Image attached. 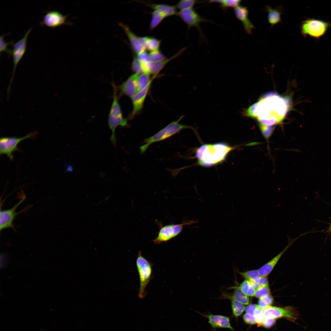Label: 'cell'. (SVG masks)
Returning a JSON list of instances; mask_svg holds the SVG:
<instances>
[{
    "label": "cell",
    "instance_id": "cell-1",
    "mask_svg": "<svg viewBox=\"0 0 331 331\" xmlns=\"http://www.w3.org/2000/svg\"><path fill=\"white\" fill-rule=\"evenodd\" d=\"M289 101L275 93L262 97L258 102L243 110V115L257 119L260 124L271 126L281 122L287 113Z\"/></svg>",
    "mask_w": 331,
    "mask_h": 331
},
{
    "label": "cell",
    "instance_id": "cell-2",
    "mask_svg": "<svg viewBox=\"0 0 331 331\" xmlns=\"http://www.w3.org/2000/svg\"><path fill=\"white\" fill-rule=\"evenodd\" d=\"M234 148L223 142L204 144L196 149V157L199 165L210 167L223 162Z\"/></svg>",
    "mask_w": 331,
    "mask_h": 331
},
{
    "label": "cell",
    "instance_id": "cell-3",
    "mask_svg": "<svg viewBox=\"0 0 331 331\" xmlns=\"http://www.w3.org/2000/svg\"><path fill=\"white\" fill-rule=\"evenodd\" d=\"M181 116L177 120L173 121L160 130L154 135L145 139L144 144L140 147V152L143 153L151 144L167 139L179 132L182 129L192 128V126L184 125L179 122L183 118Z\"/></svg>",
    "mask_w": 331,
    "mask_h": 331
},
{
    "label": "cell",
    "instance_id": "cell-4",
    "mask_svg": "<svg viewBox=\"0 0 331 331\" xmlns=\"http://www.w3.org/2000/svg\"><path fill=\"white\" fill-rule=\"evenodd\" d=\"M113 88V98L112 103L108 117V125L112 131L110 140L113 145L115 146L116 140L115 131L118 126H125L127 125V120L123 116L121 110L118 102L117 95V87L114 83H112Z\"/></svg>",
    "mask_w": 331,
    "mask_h": 331
},
{
    "label": "cell",
    "instance_id": "cell-5",
    "mask_svg": "<svg viewBox=\"0 0 331 331\" xmlns=\"http://www.w3.org/2000/svg\"><path fill=\"white\" fill-rule=\"evenodd\" d=\"M136 264L139 276V287L138 294L139 298H144L147 294L146 288L152 277V265L142 254L138 253Z\"/></svg>",
    "mask_w": 331,
    "mask_h": 331
},
{
    "label": "cell",
    "instance_id": "cell-6",
    "mask_svg": "<svg viewBox=\"0 0 331 331\" xmlns=\"http://www.w3.org/2000/svg\"><path fill=\"white\" fill-rule=\"evenodd\" d=\"M196 223V220H188L184 221L180 224H171L163 226L161 222L157 221L156 223L159 226V231L157 237L152 241L154 244H157L167 242L179 235L184 226Z\"/></svg>",
    "mask_w": 331,
    "mask_h": 331
},
{
    "label": "cell",
    "instance_id": "cell-7",
    "mask_svg": "<svg viewBox=\"0 0 331 331\" xmlns=\"http://www.w3.org/2000/svg\"><path fill=\"white\" fill-rule=\"evenodd\" d=\"M331 24L323 20L314 18L307 19L301 26V32L304 36L319 39L326 33Z\"/></svg>",
    "mask_w": 331,
    "mask_h": 331
},
{
    "label": "cell",
    "instance_id": "cell-8",
    "mask_svg": "<svg viewBox=\"0 0 331 331\" xmlns=\"http://www.w3.org/2000/svg\"><path fill=\"white\" fill-rule=\"evenodd\" d=\"M31 27L25 33L24 36L17 42L13 44L12 55L13 61V67L12 75L7 89V98L10 97L11 87L13 83L17 65L24 54L26 48L27 38L32 29Z\"/></svg>",
    "mask_w": 331,
    "mask_h": 331
},
{
    "label": "cell",
    "instance_id": "cell-9",
    "mask_svg": "<svg viewBox=\"0 0 331 331\" xmlns=\"http://www.w3.org/2000/svg\"><path fill=\"white\" fill-rule=\"evenodd\" d=\"M38 133L33 131L22 137H1L0 139V154H6L10 159H13L12 153L17 150L21 151L17 148L18 144L21 141L28 138H34Z\"/></svg>",
    "mask_w": 331,
    "mask_h": 331
},
{
    "label": "cell",
    "instance_id": "cell-10",
    "mask_svg": "<svg viewBox=\"0 0 331 331\" xmlns=\"http://www.w3.org/2000/svg\"><path fill=\"white\" fill-rule=\"evenodd\" d=\"M25 199L26 196L24 195L21 199L12 207L7 210L0 211V231L7 228H11L15 230L13 222L16 216L20 213L26 211L29 208L27 207L19 212L16 211L17 208Z\"/></svg>",
    "mask_w": 331,
    "mask_h": 331
},
{
    "label": "cell",
    "instance_id": "cell-11",
    "mask_svg": "<svg viewBox=\"0 0 331 331\" xmlns=\"http://www.w3.org/2000/svg\"><path fill=\"white\" fill-rule=\"evenodd\" d=\"M263 316L264 318H271L275 319L284 317L294 321L297 319L298 314L294 309L291 306L281 308L270 306L263 309Z\"/></svg>",
    "mask_w": 331,
    "mask_h": 331
},
{
    "label": "cell",
    "instance_id": "cell-12",
    "mask_svg": "<svg viewBox=\"0 0 331 331\" xmlns=\"http://www.w3.org/2000/svg\"><path fill=\"white\" fill-rule=\"evenodd\" d=\"M67 15H64L57 10L48 11L46 13L40 24L53 28L65 24H71L70 23L67 21Z\"/></svg>",
    "mask_w": 331,
    "mask_h": 331
},
{
    "label": "cell",
    "instance_id": "cell-13",
    "mask_svg": "<svg viewBox=\"0 0 331 331\" xmlns=\"http://www.w3.org/2000/svg\"><path fill=\"white\" fill-rule=\"evenodd\" d=\"M177 15L187 25L188 29L193 27L199 28L201 23L210 21L202 17L193 8L180 11Z\"/></svg>",
    "mask_w": 331,
    "mask_h": 331
},
{
    "label": "cell",
    "instance_id": "cell-14",
    "mask_svg": "<svg viewBox=\"0 0 331 331\" xmlns=\"http://www.w3.org/2000/svg\"><path fill=\"white\" fill-rule=\"evenodd\" d=\"M157 75H154L148 84L143 89L136 93L131 98L133 108L129 116V119H132L141 110L151 83Z\"/></svg>",
    "mask_w": 331,
    "mask_h": 331
},
{
    "label": "cell",
    "instance_id": "cell-15",
    "mask_svg": "<svg viewBox=\"0 0 331 331\" xmlns=\"http://www.w3.org/2000/svg\"><path fill=\"white\" fill-rule=\"evenodd\" d=\"M234 11L236 17L242 23L245 32L249 34H252L255 28L249 18L247 8L239 6L234 9Z\"/></svg>",
    "mask_w": 331,
    "mask_h": 331
},
{
    "label": "cell",
    "instance_id": "cell-16",
    "mask_svg": "<svg viewBox=\"0 0 331 331\" xmlns=\"http://www.w3.org/2000/svg\"><path fill=\"white\" fill-rule=\"evenodd\" d=\"M198 313L208 319L209 323L213 328H228L232 331H234V329L230 324L229 317L220 315L212 314H205L199 312Z\"/></svg>",
    "mask_w": 331,
    "mask_h": 331
},
{
    "label": "cell",
    "instance_id": "cell-17",
    "mask_svg": "<svg viewBox=\"0 0 331 331\" xmlns=\"http://www.w3.org/2000/svg\"><path fill=\"white\" fill-rule=\"evenodd\" d=\"M139 75L134 74L118 87L120 91L119 96L125 95L132 98L136 93V81Z\"/></svg>",
    "mask_w": 331,
    "mask_h": 331
},
{
    "label": "cell",
    "instance_id": "cell-18",
    "mask_svg": "<svg viewBox=\"0 0 331 331\" xmlns=\"http://www.w3.org/2000/svg\"><path fill=\"white\" fill-rule=\"evenodd\" d=\"M296 239L297 238L289 240L287 245L282 251L269 262L258 269L261 276H267L270 273L283 254Z\"/></svg>",
    "mask_w": 331,
    "mask_h": 331
},
{
    "label": "cell",
    "instance_id": "cell-19",
    "mask_svg": "<svg viewBox=\"0 0 331 331\" xmlns=\"http://www.w3.org/2000/svg\"><path fill=\"white\" fill-rule=\"evenodd\" d=\"M119 25L127 36L132 48L135 53L137 54L145 50L139 42L138 37L131 30L127 25L122 23H119Z\"/></svg>",
    "mask_w": 331,
    "mask_h": 331
},
{
    "label": "cell",
    "instance_id": "cell-20",
    "mask_svg": "<svg viewBox=\"0 0 331 331\" xmlns=\"http://www.w3.org/2000/svg\"><path fill=\"white\" fill-rule=\"evenodd\" d=\"M230 289H234L233 292L231 293H226L223 292L220 297L221 299H228L235 300L243 305H248L250 302L249 296L246 295L241 289L236 287H229Z\"/></svg>",
    "mask_w": 331,
    "mask_h": 331
},
{
    "label": "cell",
    "instance_id": "cell-21",
    "mask_svg": "<svg viewBox=\"0 0 331 331\" xmlns=\"http://www.w3.org/2000/svg\"><path fill=\"white\" fill-rule=\"evenodd\" d=\"M265 10L268 13V22L272 26L281 22L283 10L282 7L279 6L274 8L267 5Z\"/></svg>",
    "mask_w": 331,
    "mask_h": 331
},
{
    "label": "cell",
    "instance_id": "cell-22",
    "mask_svg": "<svg viewBox=\"0 0 331 331\" xmlns=\"http://www.w3.org/2000/svg\"><path fill=\"white\" fill-rule=\"evenodd\" d=\"M146 5L154 10L160 12L163 14L166 17L177 14L176 6H171L165 4H150L144 3Z\"/></svg>",
    "mask_w": 331,
    "mask_h": 331
},
{
    "label": "cell",
    "instance_id": "cell-23",
    "mask_svg": "<svg viewBox=\"0 0 331 331\" xmlns=\"http://www.w3.org/2000/svg\"><path fill=\"white\" fill-rule=\"evenodd\" d=\"M186 48V47L183 48L169 58L166 59L158 63H154L150 73L153 74V75H158L159 72L164 68L167 63L171 60L180 56Z\"/></svg>",
    "mask_w": 331,
    "mask_h": 331
},
{
    "label": "cell",
    "instance_id": "cell-24",
    "mask_svg": "<svg viewBox=\"0 0 331 331\" xmlns=\"http://www.w3.org/2000/svg\"><path fill=\"white\" fill-rule=\"evenodd\" d=\"M151 16L149 26L151 30L155 29L166 17L163 14L157 10H154L152 12Z\"/></svg>",
    "mask_w": 331,
    "mask_h": 331
},
{
    "label": "cell",
    "instance_id": "cell-25",
    "mask_svg": "<svg viewBox=\"0 0 331 331\" xmlns=\"http://www.w3.org/2000/svg\"><path fill=\"white\" fill-rule=\"evenodd\" d=\"M235 287L239 288L249 297L254 295L255 289L252 283L248 280L245 279L239 286Z\"/></svg>",
    "mask_w": 331,
    "mask_h": 331
},
{
    "label": "cell",
    "instance_id": "cell-26",
    "mask_svg": "<svg viewBox=\"0 0 331 331\" xmlns=\"http://www.w3.org/2000/svg\"><path fill=\"white\" fill-rule=\"evenodd\" d=\"M238 272L245 280H249L253 284L257 283L261 276L258 269L252 270L244 272Z\"/></svg>",
    "mask_w": 331,
    "mask_h": 331
},
{
    "label": "cell",
    "instance_id": "cell-27",
    "mask_svg": "<svg viewBox=\"0 0 331 331\" xmlns=\"http://www.w3.org/2000/svg\"><path fill=\"white\" fill-rule=\"evenodd\" d=\"M150 73H144L138 76L136 81V93L144 88L149 83L151 78Z\"/></svg>",
    "mask_w": 331,
    "mask_h": 331
},
{
    "label": "cell",
    "instance_id": "cell-28",
    "mask_svg": "<svg viewBox=\"0 0 331 331\" xmlns=\"http://www.w3.org/2000/svg\"><path fill=\"white\" fill-rule=\"evenodd\" d=\"M161 42L155 38L148 36L145 49L150 52L159 50Z\"/></svg>",
    "mask_w": 331,
    "mask_h": 331
},
{
    "label": "cell",
    "instance_id": "cell-29",
    "mask_svg": "<svg viewBox=\"0 0 331 331\" xmlns=\"http://www.w3.org/2000/svg\"><path fill=\"white\" fill-rule=\"evenodd\" d=\"M230 300L233 315L237 318L242 314L245 307L244 305L238 301L234 300Z\"/></svg>",
    "mask_w": 331,
    "mask_h": 331
},
{
    "label": "cell",
    "instance_id": "cell-30",
    "mask_svg": "<svg viewBox=\"0 0 331 331\" xmlns=\"http://www.w3.org/2000/svg\"><path fill=\"white\" fill-rule=\"evenodd\" d=\"M195 0H182L180 1L175 6L180 11L192 8L196 3Z\"/></svg>",
    "mask_w": 331,
    "mask_h": 331
},
{
    "label": "cell",
    "instance_id": "cell-31",
    "mask_svg": "<svg viewBox=\"0 0 331 331\" xmlns=\"http://www.w3.org/2000/svg\"><path fill=\"white\" fill-rule=\"evenodd\" d=\"M241 2V0H220L219 3L220 4L221 7L223 9L229 8L234 9L240 6Z\"/></svg>",
    "mask_w": 331,
    "mask_h": 331
},
{
    "label": "cell",
    "instance_id": "cell-32",
    "mask_svg": "<svg viewBox=\"0 0 331 331\" xmlns=\"http://www.w3.org/2000/svg\"><path fill=\"white\" fill-rule=\"evenodd\" d=\"M270 295L268 284L260 287L255 290L254 296L259 299Z\"/></svg>",
    "mask_w": 331,
    "mask_h": 331
},
{
    "label": "cell",
    "instance_id": "cell-33",
    "mask_svg": "<svg viewBox=\"0 0 331 331\" xmlns=\"http://www.w3.org/2000/svg\"><path fill=\"white\" fill-rule=\"evenodd\" d=\"M149 54L150 61L154 63H158L166 59L159 50L151 51Z\"/></svg>",
    "mask_w": 331,
    "mask_h": 331
},
{
    "label": "cell",
    "instance_id": "cell-34",
    "mask_svg": "<svg viewBox=\"0 0 331 331\" xmlns=\"http://www.w3.org/2000/svg\"><path fill=\"white\" fill-rule=\"evenodd\" d=\"M131 69L135 74H141L144 73L142 62L136 57H135L131 63Z\"/></svg>",
    "mask_w": 331,
    "mask_h": 331
},
{
    "label": "cell",
    "instance_id": "cell-35",
    "mask_svg": "<svg viewBox=\"0 0 331 331\" xmlns=\"http://www.w3.org/2000/svg\"><path fill=\"white\" fill-rule=\"evenodd\" d=\"M5 36V35H4L0 36V52L1 53L2 52H6L10 55H12V51L8 48V46L10 45H13V42L12 41L9 42L6 41L4 39V37Z\"/></svg>",
    "mask_w": 331,
    "mask_h": 331
},
{
    "label": "cell",
    "instance_id": "cell-36",
    "mask_svg": "<svg viewBox=\"0 0 331 331\" xmlns=\"http://www.w3.org/2000/svg\"><path fill=\"white\" fill-rule=\"evenodd\" d=\"M263 314V309L258 305L254 312V317L255 318L257 323L258 324V326L262 325V322L264 319Z\"/></svg>",
    "mask_w": 331,
    "mask_h": 331
},
{
    "label": "cell",
    "instance_id": "cell-37",
    "mask_svg": "<svg viewBox=\"0 0 331 331\" xmlns=\"http://www.w3.org/2000/svg\"><path fill=\"white\" fill-rule=\"evenodd\" d=\"M260 127L264 136L267 139L269 138L272 133L273 127L261 124Z\"/></svg>",
    "mask_w": 331,
    "mask_h": 331
},
{
    "label": "cell",
    "instance_id": "cell-38",
    "mask_svg": "<svg viewBox=\"0 0 331 331\" xmlns=\"http://www.w3.org/2000/svg\"><path fill=\"white\" fill-rule=\"evenodd\" d=\"M136 57L141 62H146L150 61L149 54L145 50L137 54Z\"/></svg>",
    "mask_w": 331,
    "mask_h": 331
},
{
    "label": "cell",
    "instance_id": "cell-39",
    "mask_svg": "<svg viewBox=\"0 0 331 331\" xmlns=\"http://www.w3.org/2000/svg\"><path fill=\"white\" fill-rule=\"evenodd\" d=\"M252 284L255 287V290L260 287L268 284L267 276H261L257 283H252Z\"/></svg>",
    "mask_w": 331,
    "mask_h": 331
},
{
    "label": "cell",
    "instance_id": "cell-40",
    "mask_svg": "<svg viewBox=\"0 0 331 331\" xmlns=\"http://www.w3.org/2000/svg\"><path fill=\"white\" fill-rule=\"evenodd\" d=\"M275 322V319L271 318H264L262 323V325L266 328H269L271 327Z\"/></svg>",
    "mask_w": 331,
    "mask_h": 331
},
{
    "label": "cell",
    "instance_id": "cell-41",
    "mask_svg": "<svg viewBox=\"0 0 331 331\" xmlns=\"http://www.w3.org/2000/svg\"><path fill=\"white\" fill-rule=\"evenodd\" d=\"M243 320L246 324L253 325L257 323L254 316H250L246 313L243 315Z\"/></svg>",
    "mask_w": 331,
    "mask_h": 331
},
{
    "label": "cell",
    "instance_id": "cell-42",
    "mask_svg": "<svg viewBox=\"0 0 331 331\" xmlns=\"http://www.w3.org/2000/svg\"><path fill=\"white\" fill-rule=\"evenodd\" d=\"M258 305L251 304L248 305L245 308L246 313L252 316H254L255 311Z\"/></svg>",
    "mask_w": 331,
    "mask_h": 331
},
{
    "label": "cell",
    "instance_id": "cell-43",
    "mask_svg": "<svg viewBox=\"0 0 331 331\" xmlns=\"http://www.w3.org/2000/svg\"><path fill=\"white\" fill-rule=\"evenodd\" d=\"M260 299L262 300L268 306L271 305L273 302L272 297L270 295Z\"/></svg>",
    "mask_w": 331,
    "mask_h": 331
},
{
    "label": "cell",
    "instance_id": "cell-44",
    "mask_svg": "<svg viewBox=\"0 0 331 331\" xmlns=\"http://www.w3.org/2000/svg\"><path fill=\"white\" fill-rule=\"evenodd\" d=\"M258 305L263 309H264L268 306L261 299H259L258 302Z\"/></svg>",
    "mask_w": 331,
    "mask_h": 331
},
{
    "label": "cell",
    "instance_id": "cell-45",
    "mask_svg": "<svg viewBox=\"0 0 331 331\" xmlns=\"http://www.w3.org/2000/svg\"><path fill=\"white\" fill-rule=\"evenodd\" d=\"M327 232H331V224H330V226H329V228L328 230H327Z\"/></svg>",
    "mask_w": 331,
    "mask_h": 331
}]
</instances>
